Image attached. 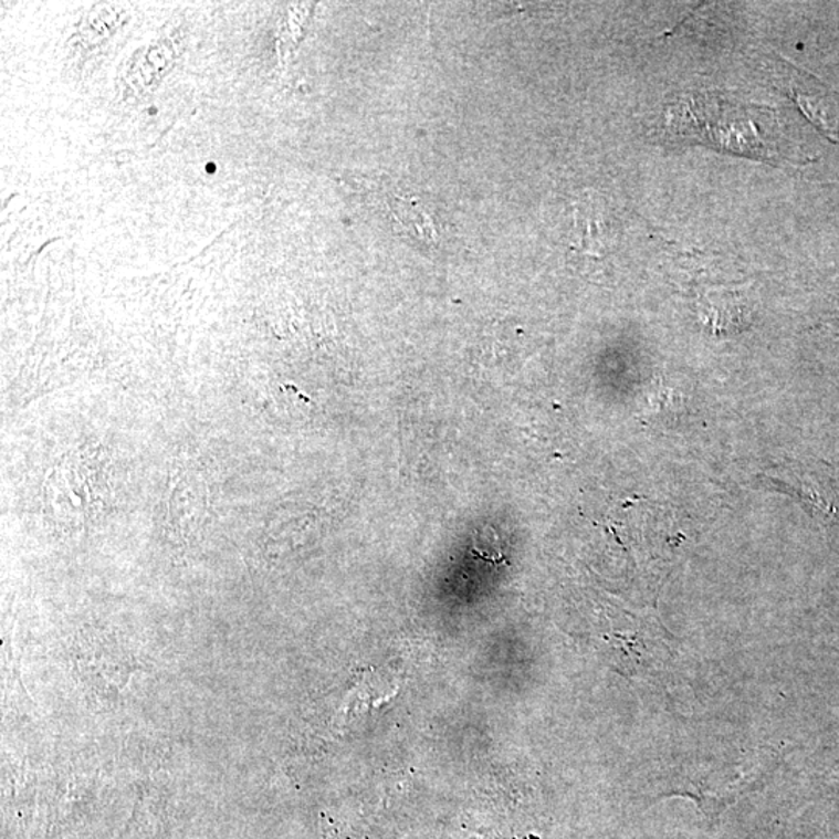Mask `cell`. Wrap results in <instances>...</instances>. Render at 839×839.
<instances>
[{
  "mask_svg": "<svg viewBox=\"0 0 839 839\" xmlns=\"http://www.w3.org/2000/svg\"><path fill=\"white\" fill-rule=\"evenodd\" d=\"M769 114L748 107L738 109L722 98L695 95L672 107L669 128L678 136L704 140L716 148L772 160L776 149L772 134L766 133L768 129L761 122Z\"/></svg>",
  "mask_w": 839,
  "mask_h": 839,
  "instance_id": "cell-1",
  "label": "cell"
}]
</instances>
